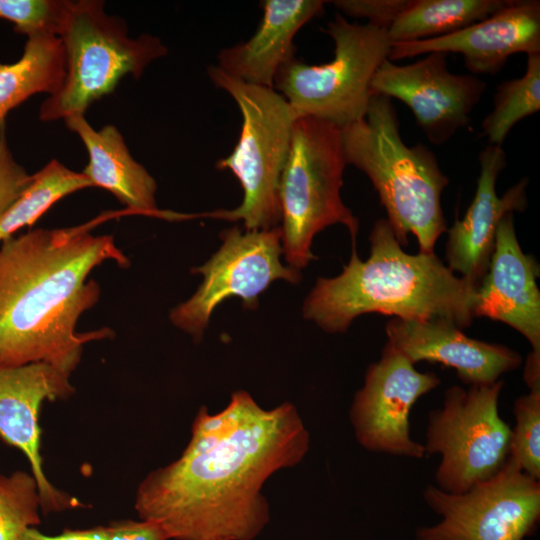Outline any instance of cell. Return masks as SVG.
Segmentation results:
<instances>
[{"label":"cell","mask_w":540,"mask_h":540,"mask_svg":"<svg viewBox=\"0 0 540 540\" xmlns=\"http://www.w3.org/2000/svg\"><path fill=\"white\" fill-rule=\"evenodd\" d=\"M309 443L294 405L266 410L235 391L222 411L199 409L180 457L139 484L135 509L170 539L253 540L270 520L265 481L298 464Z\"/></svg>","instance_id":"obj_1"},{"label":"cell","mask_w":540,"mask_h":540,"mask_svg":"<svg viewBox=\"0 0 540 540\" xmlns=\"http://www.w3.org/2000/svg\"><path fill=\"white\" fill-rule=\"evenodd\" d=\"M93 225L38 228L1 242L0 368L43 362L71 376L84 345L113 334L76 331L99 301L91 271L109 260L130 264L111 235L90 233Z\"/></svg>","instance_id":"obj_2"},{"label":"cell","mask_w":540,"mask_h":540,"mask_svg":"<svg viewBox=\"0 0 540 540\" xmlns=\"http://www.w3.org/2000/svg\"><path fill=\"white\" fill-rule=\"evenodd\" d=\"M369 241L367 260L352 249L339 275L317 279L304 318L328 333L345 332L366 313L444 320L461 330L472 324L477 285L456 276L435 253L405 252L386 218L374 223Z\"/></svg>","instance_id":"obj_3"},{"label":"cell","mask_w":540,"mask_h":540,"mask_svg":"<svg viewBox=\"0 0 540 540\" xmlns=\"http://www.w3.org/2000/svg\"><path fill=\"white\" fill-rule=\"evenodd\" d=\"M399 127L392 99L373 95L365 116L341 128L345 160L370 179L400 245L412 234L419 253L432 254L447 231L441 195L449 178L432 150L404 143Z\"/></svg>","instance_id":"obj_4"},{"label":"cell","mask_w":540,"mask_h":540,"mask_svg":"<svg viewBox=\"0 0 540 540\" xmlns=\"http://www.w3.org/2000/svg\"><path fill=\"white\" fill-rule=\"evenodd\" d=\"M207 73L216 87L234 99L242 115L240 138L231 154L216 163V168L230 170L236 176L243 189V200L234 209L203 216L242 220L250 231L280 226L279 181L294 124L300 116L274 88L234 78L217 65L209 66Z\"/></svg>","instance_id":"obj_5"},{"label":"cell","mask_w":540,"mask_h":540,"mask_svg":"<svg viewBox=\"0 0 540 540\" xmlns=\"http://www.w3.org/2000/svg\"><path fill=\"white\" fill-rule=\"evenodd\" d=\"M345 160L341 128L310 116L299 117L279 181L282 250L288 265L300 270L315 259L317 233L344 225L356 249L359 221L341 199Z\"/></svg>","instance_id":"obj_6"},{"label":"cell","mask_w":540,"mask_h":540,"mask_svg":"<svg viewBox=\"0 0 540 540\" xmlns=\"http://www.w3.org/2000/svg\"><path fill=\"white\" fill-rule=\"evenodd\" d=\"M59 38L65 73L55 93L41 104L42 121L84 115L89 106L110 94L126 75L141 77L145 68L168 50L160 38H130L125 21L108 15L99 0L71 1Z\"/></svg>","instance_id":"obj_7"},{"label":"cell","mask_w":540,"mask_h":540,"mask_svg":"<svg viewBox=\"0 0 540 540\" xmlns=\"http://www.w3.org/2000/svg\"><path fill=\"white\" fill-rule=\"evenodd\" d=\"M323 31L334 41L333 59L308 65L294 57L280 67L274 87L300 117L343 128L365 116L372 78L389 58L391 42L387 30L350 23L339 13Z\"/></svg>","instance_id":"obj_8"},{"label":"cell","mask_w":540,"mask_h":540,"mask_svg":"<svg viewBox=\"0 0 540 540\" xmlns=\"http://www.w3.org/2000/svg\"><path fill=\"white\" fill-rule=\"evenodd\" d=\"M503 380L490 384L452 386L443 407L429 414L425 453L441 455L438 488L461 494L493 477L504 466L511 429L500 417Z\"/></svg>","instance_id":"obj_9"},{"label":"cell","mask_w":540,"mask_h":540,"mask_svg":"<svg viewBox=\"0 0 540 540\" xmlns=\"http://www.w3.org/2000/svg\"><path fill=\"white\" fill-rule=\"evenodd\" d=\"M222 245L203 265L193 268L203 281L186 301L174 307L172 324L200 341L216 307L230 297H239L246 309L258 307V297L275 280L297 284L300 270L282 264L280 226L268 230H242L221 233Z\"/></svg>","instance_id":"obj_10"},{"label":"cell","mask_w":540,"mask_h":540,"mask_svg":"<svg viewBox=\"0 0 540 540\" xmlns=\"http://www.w3.org/2000/svg\"><path fill=\"white\" fill-rule=\"evenodd\" d=\"M442 520L416 530V540H524L540 520V482L506 460L493 477L452 494L435 486L423 493Z\"/></svg>","instance_id":"obj_11"},{"label":"cell","mask_w":540,"mask_h":540,"mask_svg":"<svg viewBox=\"0 0 540 540\" xmlns=\"http://www.w3.org/2000/svg\"><path fill=\"white\" fill-rule=\"evenodd\" d=\"M433 372H419L405 356L385 344L381 358L368 366L354 396L350 421L358 443L372 452L421 459L423 444L410 436L412 406L440 384Z\"/></svg>","instance_id":"obj_12"},{"label":"cell","mask_w":540,"mask_h":540,"mask_svg":"<svg viewBox=\"0 0 540 540\" xmlns=\"http://www.w3.org/2000/svg\"><path fill=\"white\" fill-rule=\"evenodd\" d=\"M447 57L444 52H431L407 65L386 59L371 81L373 95L406 104L428 140L436 145L468 126L470 114L487 88L477 76L450 72Z\"/></svg>","instance_id":"obj_13"},{"label":"cell","mask_w":540,"mask_h":540,"mask_svg":"<svg viewBox=\"0 0 540 540\" xmlns=\"http://www.w3.org/2000/svg\"><path fill=\"white\" fill-rule=\"evenodd\" d=\"M75 391L70 375L43 362L0 368V439L27 458L45 515L83 506L77 498L50 483L40 453L42 404L66 400Z\"/></svg>","instance_id":"obj_14"},{"label":"cell","mask_w":540,"mask_h":540,"mask_svg":"<svg viewBox=\"0 0 540 540\" xmlns=\"http://www.w3.org/2000/svg\"><path fill=\"white\" fill-rule=\"evenodd\" d=\"M431 52L458 53L473 74H495L516 53H540V2L510 0L487 18L455 33L391 44L389 60Z\"/></svg>","instance_id":"obj_15"},{"label":"cell","mask_w":540,"mask_h":540,"mask_svg":"<svg viewBox=\"0 0 540 540\" xmlns=\"http://www.w3.org/2000/svg\"><path fill=\"white\" fill-rule=\"evenodd\" d=\"M539 267L518 242L514 213L500 221L487 271L476 290L474 318L503 322L521 333L540 353Z\"/></svg>","instance_id":"obj_16"},{"label":"cell","mask_w":540,"mask_h":540,"mask_svg":"<svg viewBox=\"0 0 540 540\" xmlns=\"http://www.w3.org/2000/svg\"><path fill=\"white\" fill-rule=\"evenodd\" d=\"M480 175L476 193L462 220L447 229L448 267L478 286L485 275L501 219L508 213L523 212L527 205V177L519 180L501 197L496 182L506 166L502 146L488 145L479 154Z\"/></svg>","instance_id":"obj_17"},{"label":"cell","mask_w":540,"mask_h":540,"mask_svg":"<svg viewBox=\"0 0 540 540\" xmlns=\"http://www.w3.org/2000/svg\"><path fill=\"white\" fill-rule=\"evenodd\" d=\"M385 332L387 344L412 364L427 361L453 368L468 385L493 383L522 364L516 351L469 338L444 320L392 318Z\"/></svg>","instance_id":"obj_18"},{"label":"cell","mask_w":540,"mask_h":540,"mask_svg":"<svg viewBox=\"0 0 540 540\" xmlns=\"http://www.w3.org/2000/svg\"><path fill=\"white\" fill-rule=\"evenodd\" d=\"M320 0H265L263 18L247 41L222 49L218 67L244 82L274 88L280 67L295 57L297 32L323 11Z\"/></svg>","instance_id":"obj_19"},{"label":"cell","mask_w":540,"mask_h":540,"mask_svg":"<svg viewBox=\"0 0 540 540\" xmlns=\"http://www.w3.org/2000/svg\"><path fill=\"white\" fill-rule=\"evenodd\" d=\"M68 129L77 134L89 155L82 171L93 187L112 193L134 213L168 216L157 208V183L143 165L130 154L125 140L114 125L95 130L84 115L64 119Z\"/></svg>","instance_id":"obj_20"},{"label":"cell","mask_w":540,"mask_h":540,"mask_svg":"<svg viewBox=\"0 0 540 540\" xmlns=\"http://www.w3.org/2000/svg\"><path fill=\"white\" fill-rule=\"evenodd\" d=\"M64 73L61 39L44 34L28 37L21 58L11 64L0 63V124L9 111L32 95L55 93Z\"/></svg>","instance_id":"obj_21"},{"label":"cell","mask_w":540,"mask_h":540,"mask_svg":"<svg viewBox=\"0 0 540 540\" xmlns=\"http://www.w3.org/2000/svg\"><path fill=\"white\" fill-rule=\"evenodd\" d=\"M510 0H410L387 30L393 43L449 35L479 22Z\"/></svg>","instance_id":"obj_22"},{"label":"cell","mask_w":540,"mask_h":540,"mask_svg":"<svg viewBox=\"0 0 540 540\" xmlns=\"http://www.w3.org/2000/svg\"><path fill=\"white\" fill-rule=\"evenodd\" d=\"M93 187L82 172H75L51 160L31 175L20 196L0 217V243L24 227H30L56 202L76 191Z\"/></svg>","instance_id":"obj_23"},{"label":"cell","mask_w":540,"mask_h":540,"mask_svg":"<svg viewBox=\"0 0 540 540\" xmlns=\"http://www.w3.org/2000/svg\"><path fill=\"white\" fill-rule=\"evenodd\" d=\"M540 110V53L527 55L521 78L500 83L493 109L481 124L489 145L502 146L510 130L522 119Z\"/></svg>","instance_id":"obj_24"},{"label":"cell","mask_w":540,"mask_h":540,"mask_svg":"<svg viewBox=\"0 0 540 540\" xmlns=\"http://www.w3.org/2000/svg\"><path fill=\"white\" fill-rule=\"evenodd\" d=\"M41 499L30 472L0 475V540H20L23 532L40 524Z\"/></svg>","instance_id":"obj_25"},{"label":"cell","mask_w":540,"mask_h":540,"mask_svg":"<svg viewBox=\"0 0 540 540\" xmlns=\"http://www.w3.org/2000/svg\"><path fill=\"white\" fill-rule=\"evenodd\" d=\"M508 460L533 479H540V387L530 389L513 405Z\"/></svg>","instance_id":"obj_26"},{"label":"cell","mask_w":540,"mask_h":540,"mask_svg":"<svg viewBox=\"0 0 540 540\" xmlns=\"http://www.w3.org/2000/svg\"><path fill=\"white\" fill-rule=\"evenodd\" d=\"M71 1L0 0V19L14 24V30L28 37H59L64 28Z\"/></svg>","instance_id":"obj_27"},{"label":"cell","mask_w":540,"mask_h":540,"mask_svg":"<svg viewBox=\"0 0 540 540\" xmlns=\"http://www.w3.org/2000/svg\"><path fill=\"white\" fill-rule=\"evenodd\" d=\"M0 125V217L20 196L31 180L24 167L14 158Z\"/></svg>","instance_id":"obj_28"},{"label":"cell","mask_w":540,"mask_h":540,"mask_svg":"<svg viewBox=\"0 0 540 540\" xmlns=\"http://www.w3.org/2000/svg\"><path fill=\"white\" fill-rule=\"evenodd\" d=\"M410 0H336L331 3L341 12L368 19V23L388 30Z\"/></svg>","instance_id":"obj_29"},{"label":"cell","mask_w":540,"mask_h":540,"mask_svg":"<svg viewBox=\"0 0 540 540\" xmlns=\"http://www.w3.org/2000/svg\"><path fill=\"white\" fill-rule=\"evenodd\" d=\"M109 540H170L164 527L152 520L121 519L107 525Z\"/></svg>","instance_id":"obj_30"},{"label":"cell","mask_w":540,"mask_h":540,"mask_svg":"<svg viewBox=\"0 0 540 540\" xmlns=\"http://www.w3.org/2000/svg\"><path fill=\"white\" fill-rule=\"evenodd\" d=\"M20 540H109L107 526L86 529H65L57 535H47L36 527L25 530Z\"/></svg>","instance_id":"obj_31"},{"label":"cell","mask_w":540,"mask_h":540,"mask_svg":"<svg viewBox=\"0 0 540 540\" xmlns=\"http://www.w3.org/2000/svg\"><path fill=\"white\" fill-rule=\"evenodd\" d=\"M524 381L529 389L540 387V353L531 351L524 369Z\"/></svg>","instance_id":"obj_32"}]
</instances>
